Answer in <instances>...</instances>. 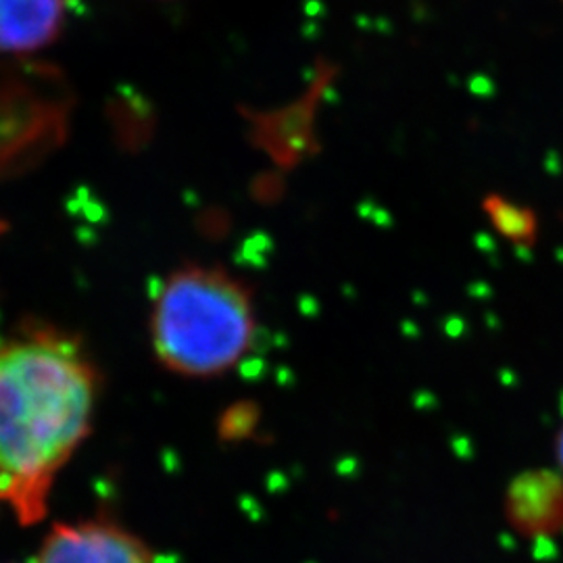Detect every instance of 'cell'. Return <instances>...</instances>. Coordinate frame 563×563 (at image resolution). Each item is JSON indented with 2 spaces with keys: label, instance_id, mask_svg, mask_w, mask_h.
Wrapping results in <instances>:
<instances>
[{
  "label": "cell",
  "instance_id": "7a4b0ae2",
  "mask_svg": "<svg viewBox=\"0 0 563 563\" xmlns=\"http://www.w3.org/2000/svg\"><path fill=\"white\" fill-rule=\"evenodd\" d=\"M257 332L253 295L222 267L188 265L163 282L151 339L157 360L184 378H216L251 351Z\"/></svg>",
  "mask_w": 563,
  "mask_h": 563
},
{
  "label": "cell",
  "instance_id": "8992f818",
  "mask_svg": "<svg viewBox=\"0 0 563 563\" xmlns=\"http://www.w3.org/2000/svg\"><path fill=\"white\" fill-rule=\"evenodd\" d=\"M555 451H558V463H560V470H562L563 476V426L558 434V444H555Z\"/></svg>",
  "mask_w": 563,
  "mask_h": 563
},
{
  "label": "cell",
  "instance_id": "3957f363",
  "mask_svg": "<svg viewBox=\"0 0 563 563\" xmlns=\"http://www.w3.org/2000/svg\"><path fill=\"white\" fill-rule=\"evenodd\" d=\"M34 563H155L141 539L113 522L59 523Z\"/></svg>",
  "mask_w": 563,
  "mask_h": 563
},
{
  "label": "cell",
  "instance_id": "5b68a950",
  "mask_svg": "<svg viewBox=\"0 0 563 563\" xmlns=\"http://www.w3.org/2000/svg\"><path fill=\"white\" fill-rule=\"evenodd\" d=\"M484 209L490 216L493 223L511 241H528L534 234L532 216L520 207L504 201L501 197H490L484 202Z\"/></svg>",
  "mask_w": 563,
  "mask_h": 563
},
{
  "label": "cell",
  "instance_id": "277c9868",
  "mask_svg": "<svg viewBox=\"0 0 563 563\" xmlns=\"http://www.w3.org/2000/svg\"><path fill=\"white\" fill-rule=\"evenodd\" d=\"M69 0H0V55L32 53L59 36Z\"/></svg>",
  "mask_w": 563,
  "mask_h": 563
},
{
  "label": "cell",
  "instance_id": "6da1fadb",
  "mask_svg": "<svg viewBox=\"0 0 563 563\" xmlns=\"http://www.w3.org/2000/svg\"><path fill=\"white\" fill-rule=\"evenodd\" d=\"M97 376L76 344L32 336L0 349V497L38 520L60 467L90 432Z\"/></svg>",
  "mask_w": 563,
  "mask_h": 563
}]
</instances>
